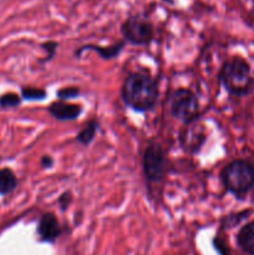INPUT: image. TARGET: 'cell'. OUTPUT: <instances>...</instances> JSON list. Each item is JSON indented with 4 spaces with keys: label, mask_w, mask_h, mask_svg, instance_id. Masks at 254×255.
Returning <instances> with one entry per match:
<instances>
[{
    "label": "cell",
    "mask_w": 254,
    "mask_h": 255,
    "mask_svg": "<svg viewBox=\"0 0 254 255\" xmlns=\"http://www.w3.org/2000/svg\"><path fill=\"white\" fill-rule=\"evenodd\" d=\"M221 181L233 196L242 198L254 187V167L244 159H234L223 167Z\"/></svg>",
    "instance_id": "obj_3"
},
{
    "label": "cell",
    "mask_w": 254,
    "mask_h": 255,
    "mask_svg": "<svg viewBox=\"0 0 254 255\" xmlns=\"http://www.w3.org/2000/svg\"><path fill=\"white\" fill-rule=\"evenodd\" d=\"M72 201H74V196H72L71 192L65 191L62 192L59 196V198H57V206L60 207V209H61L62 212H65L70 206H71Z\"/></svg>",
    "instance_id": "obj_18"
},
{
    "label": "cell",
    "mask_w": 254,
    "mask_h": 255,
    "mask_svg": "<svg viewBox=\"0 0 254 255\" xmlns=\"http://www.w3.org/2000/svg\"><path fill=\"white\" fill-rule=\"evenodd\" d=\"M20 96L25 101H42L47 97V92L45 89L25 86L20 90Z\"/></svg>",
    "instance_id": "obj_14"
},
{
    "label": "cell",
    "mask_w": 254,
    "mask_h": 255,
    "mask_svg": "<svg viewBox=\"0 0 254 255\" xmlns=\"http://www.w3.org/2000/svg\"><path fill=\"white\" fill-rule=\"evenodd\" d=\"M237 244L244 253L254 255V221L242 227L237 234Z\"/></svg>",
    "instance_id": "obj_11"
},
{
    "label": "cell",
    "mask_w": 254,
    "mask_h": 255,
    "mask_svg": "<svg viewBox=\"0 0 254 255\" xmlns=\"http://www.w3.org/2000/svg\"><path fill=\"white\" fill-rule=\"evenodd\" d=\"M142 167L146 181L158 183L164 178L167 167L166 154L158 142H149L144 148L142 157Z\"/></svg>",
    "instance_id": "obj_6"
},
{
    "label": "cell",
    "mask_w": 254,
    "mask_h": 255,
    "mask_svg": "<svg viewBox=\"0 0 254 255\" xmlns=\"http://www.w3.org/2000/svg\"><path fill=\"white\" fill-rule=\"evenodd\" d=\"M219 82L229 95L243 96L252 90L253 77L248 62L242 57H232L227 60L219 71Z\"/></svg>",
    "instance_id": "obj_2"
},
{
    "label": "cell",
    "mask_w": 254,
    "mask_h": 255,
    "mask_svg": "<svg viewBox=\"0 0 254 255\" xmlns=\"http://www.w3.org/2000/svg\"><path fill=\"white\" fill-rule=\"evenodd\" d=\"M21 96L15 92H6L0 95V107L1 109H14L21 105Z\"/></svg>",
    "instance_id": "obj_15"
},
{
    "label": "cell",
    "mask_w": 254,
    "mask_h": 255,
    "mask_svg": "<svg viewBox=\"0 0 254 255\" xmlns=\"http://www.w3.org/2000/svg\"><path fill=\"white\" fill-rule=\"evenodd\" d=\"M169 111L174 119L187 125L198 120L199 102L189 89H177L169 96Z\"/></svg>",
    "instance_id": "obj_5"
},
{
    "label": "cell",
    "mask_w": 254,
    "mask_h": 255,
    "mask_svg": "<svg viewBox=\"0 0 254 255\" xmlns=\"http://www.w3.org/2000/svg\"><path fill=\"white\" fill-rule=\"evenodd\" d=\"M17 177L15 172L9 167L0 168V196L5 197L12 193L17 188Z\"/></svg>",
    "instance_id": "obj_12"
},
{
    "label": "cell",
    "mask_w": 254,
    "mask_h": 255,
    "mask_svg": "<svg viewBox=\"0 0 254 255\" xmlns=\"http://www.w3.org/2000/svg\"><path fill=\"white\" fill-rule=\"evenodd\" d=\"M47 111L57 121H75L81 116L82 106L79 104L57 100L49 105Z\"/></svg>",
    "instance_id": "obj_9"
},
{
    "label": "cell",
    "mask_w": 254,
    "mask_h": 255,
    "mask_svg": "<svg viewBox=\"0 0 254 255\" xmlns=\"http://www.w3.org/2000/svg\"><path fill=\"white\" fill-rule=\"evenodd\" d=\"M159 96L156 80L144 72H131L121 86V99L127 107L143 114L154 109Z\"/></svg>",
    "instance_id": "obj_1"
},
{
    "label": "cell",
    "mask_w": 254,
    "mask_h": 255,
    "mask_svg": "<svg viewBox=\"0 0 254 255\" xmlns=\"http://www.w3.org/2000/svg\"><path fill=\"white\" fill-rule=\"evenodd\" d=\"M206 141V127L197 121L184 125L183 129L179 133V144L187 153L194 154L199 152Z\"/></svg>",
    "instance_id": "obj_7"
},
{
    "label": "cell",
    "mask_w": 254,
    "mask_h": 255,
    "mask_svg": "<svg viewBox=\"0 0 254 255\" xmlns=\"http://www.w3.org/2000/svg\"><path fill=\"white\" fill-rule=\"evenodd\" d=\"M55 163V159L52 158L51 156H49V154H45V156L41 157V159H40V164H41L44 168H51L52 166H54Z\"/></svg>",
    "instance_id": "obj_19"
},
{
    "label": "cell",
    "mask_w": 254,
    "mask_h": 255,
    "mask_svg": "<svg viewBox=\"0 0 254 255\" xmlns=\"http://www.w3.org/2000/svg\"><path fill=\"white\" fill-rule=\"evenodd\" d=\"M37 236L41 242L54 243L62 234V227L54 213H44L37 223Z\"/></svg>",
    "instance_id": "obj_8"
},
{
    "label": "cell",
    "mask_w": 254,
    "mask_h": 255,
    "mask_svg": "<svg viewBox=\"0 0 254 255\" xmlns=\"http://www.w3.org/2000/svg\"><path fill=\"white\" fill-rule=\"evenodd\" d=\"M100 128V122L97 120H90L76 134V141L82 146H90L96 137Z\"/></svg>",
    "instance_id": "obj_13"
},
{
    "label": "cell",
    "mask_w": 254,
    "mask_h": 255,
    "mask_svg": "<svg viewBox=\"0 0 254 255\" xmlns=\"http://www.w3.org/2000/svg\"><path fill=\"white\" fill-rule=\"evenodd\" d=\"M125 45H126V41H125V40L117 41L112 45H107V46H101V45H96V44H86L77 47V49L74 51V56L80 57L82 52L95 51L96 54H99V56L101 57V59L114 60L120 56V54H121L122 50H124Z\"/></svg>",
    "instance_id": "obj_10"
},
{
    "label": "cell",
    "mask_w": 254,
    "mask_h": 255,
    "mask_svg": "<svg viewBox=\"0 0 254 255\" xmlns=\"http://www.w3.org/2000/svg\"><path fill=\"white\" fill-rule=\"evenodd\" d=\"M121 34L129 45L148 46L154 39V26L148 17L131 15L121 24Z\"/></svg>",
    "instance_id": "obj_4"
},
{
    "label": "cell",
    "mask_w": 254,
    "mask_h": 255,
    "mask_svg": "<svg viewBox=\"0 0 254 255\" xmlns=\"http://www.w3.org/2000/svg\"><path fill=\"white\" fill-rule=\"evenodd\" d=\"M40 47H41V49L46 52V55H45V59L40 60V62L51 61V60L55 57V55H56L57 47H59V42L54 41V40H47V41L42 42V44L40 45Z\"/></svg>",
    "instance_id": "obj_17"
},
{
    "label": "cell",
    "mask_w": 254,
    "mask_h": 255,
    "mask_svg": "<svg viewBox=\"0 0 254 255\" xmlns=\"http://www.w3.org/2000/svg\"><path fill=\"white\" fill-rule=\"evenodd\" d=\"M81 95L79 87L76 86H69V87H62V89L57 90L56 96L57 99L61 101H70V100L77 99Z\"/></svg>",
    "instance_id": "obj_16"
}]
</instances>
